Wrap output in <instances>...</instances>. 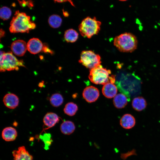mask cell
Masks as SVG:
<instances>
[{"mask_svg": "<svg viewBox=\"0 0 160 160\" xmlns=\"http://www.w3.org/2000/svg\"><path fill=\"white\" fill-rule=\"evenodd\" d=\"M133 155H137L136 151L134 149L126 153H122L121 154V157L123 159L125 160L129 156Z\"/></svg>", "mask_w": 160, "mask_h": 160, "instance_id": "cell-24", "label": "cell"}, {"mask_svg": "<svg viewBox=\"0 0 160 160\" xmlns=\"http://www.w3.org/2000/svg\"><path fill=\"white\" fill-rule=\"evenodd\" d=\"M102 92L105 97L108 98H111L116 95L117 89L113 83L108 82L104 85Z\"/></svg>", "mask_w": 160, "mask_h": 160, "instance_id": "cell-12", "label": "cell"}, {"mask_svg": "<svg viewBox=\"0 0 160 160\" xmlns=\"http://www.w3.org/2000/svg\"><path fill=\"white\" fill-rule=\"evenodd\" d=\"M63 99L62 95L60 94H54L50 98V102L52 105L54 107H58L63 103Z\"/></svg>", "mask_w": 160, "mask_h": 160, "instance_id": "cell-22", "label": "cell"}, {"mask_svg": "<svg viewBox=\"0 0 160 160\" xmlns=\"http://www.w3.org/2000/svg\"><path fill=\"white\" fill-rule=\"evenodd\" d=\"M43 47L41 51L46 53H49L52 55L53 54V52L48 47V46L46 44H43Z\"/></svg>", "mask_w": 160, "mask_h": 160, "instance_id": "cell-25", "label": "cell"}, {"mask_svg": "<svg viewBox=\"0 0 160 160\" xmlns=\"http://www.w3.org/2000/svg\"><path fill=\"white\" fill-rule=\"evenodd\" d=\"M78 110L77 105L73 102L66 104L64 109V111L66 114L70 116L74 115Z\"/></svg>", "mask_w": 160, "mask_h": 160, "instance_id": "cell-21", "label": "cell"}, {"mask_svg": "<svg viewBox=\"0 0 160 160\" xmlns=\"http://www.w3.org/2000/svg\"><path fill=\"white\" fill-rule=\"evenodd\" d=\"M101 24V22L95 17H87L82 20L79 26L80 33L82 36L90 39L98 33Z\"/></svg>", "mask_w": 160, "mask_h": 160, "instance_id": "cell-4", "label": "cell"}, {"mask_svg": "<svg viewBox=\"0 0 160 160\" xmlns=\"http://www.w3.org/2000/svg\"><path fill=\"white\" fill-rule=\"evenodd\" d=\"M111 74L110 70L104 68L100 64L90 69L89 78L92 82L96 84L104 85L108 82L114 84L115 77Z\"/></svg>", "mask_w": 160, "mask_h": 160, "instance_id": "cell-3", "label": "cell"}, {"mask_svg": "<svg viewBox=\"0 0 160 160\" xmlns=\"http://www.w3.org/2000/svg\"><path fill=\"white\" fill-rule=\"evenodd\" d=\"M12 154L13 160H33V157L24 146L19 147L13 151Z\"/></svg>", "mask_w": 160, "mask_h": 160, "instance_id": "cell-9", "label": "cell"}, {"mask_svg": "<svg viewBox=\"0 0 160 160\" xmlns=\"http://www.w3.org/2000/svg\"><path fill=\"white\" fill-rule=\"evenodd\" d=\"M5 34L4 31L2 29H0V38L3 37Z\"/></svg>", "mask_w": 160, "mask_h": 160, "instance_id": "cell-27", "label": "cell"}, {"mask_svg": "<svg viewBox=\"0 0 160 160\" xmlns=\"http://www.w3.org/2000/svg\"><path fill=\"white\" fill-rule=\"evenodd\" d=\"M59 121V118L58 115L52 112L47 113L43 120L44 125L48 128L53 127Z\"/></svg>", "mask_w": 160, "mask_h": 160, "instance_id": "cell-15", "label": "cell"}, {"mask_svg": "<svg viewBox=\"0 0 160 160\" xmlns=\"http://www.w3.org/2000/svg\"><path fill=\"white\" fill-rule=\"evenodd\" d=\"M3 102L4 104L8 108L13 109L18 105L19 99L15 95L11 93L6 94L4 97Z\"/></svg>", "mask_w": 160, "mask_h": 160, "instance_id": "cell-11", "label": "cell"}, {"mask_svg": "<svg viewBox=\"0 0 160 160\" xmlns=\"http://www.w3.org/2000/svg\"><path fill=\"white\" fill-rule=\"evenodd\" d=\"M119 1H126L127 0H119Z\"/></svg>", "mask_w": 160, "mask_h": 160, "instance_id": "cell-28", "label": "cell"}, {"mask_svg": "<svg viewBox=\"0 0 160 160\" xmlns=\"http://www.w3.org/2000/svg\"><path fill=\"white\" fill-rule=\"evenodd\" d=\"M99 95V92L98 89L93 86L86 87L82 93L84 99L89 103L96 101L98 98Z\"/></svg>", "mask_w": 160, "mask_h": 160, "instance_id": "cell-7", "label": "cell"}, {"mask_svg": "<svg viewBox=\"0 0 160 160\" xmlns=\"http://www.w3.org/2000/svg\"><path fill=\"white\" fill-rule=\"evenodd\" d=\"M128 99L124 94L119 93L116 95L113 99V103L114 106L118 108H124L127 105Z\"/></svg>", "mask_w": 160, "mask_h": 160, "instance_id": "cell-16", "label": "cell"}, {"mask_svg": "<svg viewBox=\"0 0 160 160\" xmlns=\"http://www.w3.org/2000/svg\"><path fill=\"white\" fill-rule=\"evenodd\" d=\"M30 17L25 13L16 11L10 23V32L12 33H28L36 27L30 20Z\"/></svg>", "mask_w": 160, "mask_h": 160, "instance_id": "cell-1", "label": "cell"}, {"mask_svg": "<svg viewBox=\"0 0 160 160\" xmlns=\"http://www.w3.org/2000/svg\"><path fill=\"white\" fill-rule=\"evenodd\" d=\"M62 21L61 17L57 15H53L50 16L48 20L50 26L54 28H57L60 27L62 24Z\"/></svg>", "mask_w": 160, "mask_h": 160, "instance_id": "cell-20", "label": "cell"}, {"mask_svg": "<svg viewBox=\"0 0 160 160\" xmlns=\"http://www.w3.org/2000/svg\"><path fill=\"white\" fill-rule=\"evenodd\" d=\"M11 48L15 55L19 57L22 56L25 54L27 49V44L23 40H16L12 44Z\"/></svg>", "mask_w": 160, "mask_h": 160, "instance_id": "cell-8", "label": "cell"}, {"mask_svg": "<svg viewBox=\"0 0 160 160\" xmlns=\"http://www.w3.org/2000/svg\"><path fill=\"white\" fill-rule=\"evenodd\" d=\"M120 124L124 128L129 129L132 128L135 125V120L134 117L129 114L124 115L120 121Z\"/></svg>", "mask_w": 160, "mask_h": 160, "instance_id": "cell-14", "label": "cell"}, {"mask_svg": "<svg viewBox=\"0 0 160 160\" xmlns=\"http://www.w3.org/2000/svg\"><path fill=\"white\" fill-rule=\"evenodd\" d=\"M79 34L75 30L69 29L66 30L64 33V38L68 42L73 43L77 40Z\"/></svg>", "mask_w": 160, "mask_h": 160, "instance_id": "cell-19", "label": "cell"}, {"mask_svg": "<svg viewBox=\"0 0 160 160\" xmlns=\"http://www.w3.org/2000/svg\"><path fill=\"white\" fill-rule=\"evenodd\" d=\"M43 45L39 39L33 38L30 39L27 44V49L31 54H37L42 51Z\"/></svg>", "mask_w": 160, "mask_h": 160, "instance_id": "cell-10", "label": "cell"}, {"mask_svg": "<svg viewBox=\"0 0 160 160\" xmlns=\"http://www.w3.org/2000/svg\"><path fill=\"white\" fill-rule=\"evenodd\" d=\"M79 62L86 68L90 69L100 64V56L91 50L82 51Z\"/></svg>", "mask_w": 160, "mask_h": 160, "instance_id": "cell-6", "label": "cell"}, {"mask_svg": "<svg viewBox=\"0 0 160 160\" xmlns=\"http://www.w3.org/2000/svg\"><path fill=\"white\" fill-rule=\"evenodd\" d=\"M75 129V126L72 121H67L63 122L61 125L60 130L63 134L69 135L72 134Z\"/></svg>", "mask_w": 160, "mask_h": 160, "instance_id": "cell-18", "label": "cell"}, {"mask_svg": "<svg viewBox=\"0 0 160 160\" xmlns=\"http://www.w3.org/2000/svg\"><path fill=\"white\" fill-rule=\"evenodd\" d=\"M12 11L9 7L4 6L1 7L0 10V17L3 20H7L11 17Z\"/></svg>", "mask_w": 160, "mask_h": 160, "instance_id": "cell-23", "label": "cell"}, {"mask_svg": "<svg viewBox=\"0 0 160 160\" xmlns=\"http://www.w3.org/2000/svg\"><path fill=\"white\" fill-rule=\"evenodd\" d=\"M147 103L145 99L143 97H138L134 98L132 101L133 108L137 111H141L146 107Z\"/></svg>", "mask_w": 160, "mask_h": 160, "instance_id": "cell-17", "label": "cell"}, {"mask_svg": "<svg viewBox=\"0 0 160 160\" xmlns=\"http://www.w3.org/2000/svg\"><path fill=\"white\" fill-rule=\"evenodd\" d=\"M17 135L16 129L12 127H7L2 130L1 136L2 138L6 141H12L15 140Z\"/></svg>", "mask_w": 160, "mask_h": 160, "instance_id": "cell-13", "label": "cell"}, {"mask_svg": "<svg viewBox=\"0 0 160 160\" xmlns=\"http://www.w3.org/2000/svg\"><path fill=\"white\" fill-rule=\"evenodd\" d=\"M113 44L121 52H131L137 49L138 41L134 34L125 32L116 36L114 39Z\"/></svg>", "mask_w": 160, "mask_h": 160, "instance_id": "cell-2", "label": "cell"}, {"mask_svg": "<svg viewBox=\"0 0 160 160\" xmlns=\"http://www.w3.org/2000/svg\"><path fill=\"white\" fill-rule=\"evenodd\" d=\"M54 1L55 2L58 3H63L66 2H68L73 6L74 7H75V5L72 0H54Z\"/></svg>", "mask_w": 160, "mask_h": 160, "instance_id": "cell-26", "label": "cell"}, {"mask_svg": "<svg viewBox=\"0 0 160 160\" xmlns=\"http://www.w3.org/2000/svg\"><path fill=\"white\" fill-rule=\"evenodd\" d=\"M0 70L1 72L6 70H18L19 67H25L22 60H18L11 52L5 53L4 51H0Z\"/></svg>", "mask_w": 160, "mask_h": 160, "instance_id": "cell-5", "label": "cell"}]
</instances>
